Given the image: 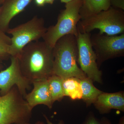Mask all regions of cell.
I'll return each instance as SVG.
<instances>
[{"instance_id":"obj_5","label":"cell","mask_w":124,"mask_h":124,"mask_svg":"<svg viewBox=\"0 0 124 124\" xmlns=\"http://www.w3.org/2000/svg\"><path fill=\"white\" fill-rule=\"evenodd\" d=\"M32 110L16 86L5 95L0 93V124L29 122Z\"/></svg>"},{"instance_id":"obj_3","label":"cell","mask_w":124,"mask_h":124,"mask_svg":"<svg viewBox=\"0 0 124 124\" xmlns=\"http://www.w3.org/2000/svg\"><path fill=\"white\" fill-rule=\"evenodd\" d=\"M82 5V0H74L66 3L65 9L59 15L56 24L47 28L42 38L43 41L53 48L58 40L64 36L72 35L76 37L78 24L82 19L80 14Z\"/></svg>"},{"instance_id":"obj_7","label":"cell","mask_w":124,"mask_h":124,"mask_svg":"<svg viewBox=\"0 0 124 124\" xmlns=\"http://www.w3.org/2000/svg\"><path fill=\"white\" fill-rule=\"evenodd\" d=\"M90 37V33L80 32L78 29L76 36L78 62L87 77L93 81L101 83L102 72L98 68L97 55L92 46Z\"/></svg>"},{"instance_id":"obj_1","label":"cell","mask_w":124,"mask_h":124,"mask_svg":"<svg viewBox=\"0 0 124 124\" xmlns=\"http://www.w3.org/2000/svg\"><path fill=\"white\" fill-rule=\"evenodd\" d=\"M53 48L44 41L26 46L18 57L23 75L31 82L47 79L54 75Z\"/></svg>"},{"instance_id":"obj_12","label":"cell","mask_w":124,"mask_h":124,"mask_svg":"<svg viewBox=\"0 0 124 124\" xmlns=\"http://www.w3.org/2000/svg\"><path fill=\"white\" fill-rule=\"evenodd\" d=\"M94 104L101 113H106L112 109L124 112V94L121 92L114 93L103 92L99 95Z\"/></svg>"},{"instance_id":"obj_18","label":"cell","mask_w":124,"mask_h":124,"mask_svg":"<svg viewBox=\"0 0 124 124\" xmlns=\"http://www.w3.org/2000/svg\"><path fill=\"white\" fill-rule=\"evenodd\" d=\"M110 3L113 7L124 10V0H110Z\"/></svg>"},{"instance_id":"obj_26","label":"cell","mask_w":124,"mask_h":124,"mask_svg":"<svg viewBox=\"0 0 124 124\" xmlns=\"http://www.w3.org/2000/svg\"><path fill=\"white\" fill-rule=\"evenodd\" d=\"M6 0H0V4H2Z\"/></svg>"},{"instance_id":"obj_14","label":"cell","mask_w":124,"mask_h":124,"mask_svg":"<svg viewBox=\"0 0 124 124\" xmlns=\"http://www.w3.org/2000/svg\"><path fill=\"white\" fill-rule=\"evenodd\" d=\"M80 84L82 91V98L88 105L94 103L99 95L103 93L93 85V81L88 77L80 79Z\"/></svg>"},{"instance_id":"obj_6","label":"cell","mask_w":124,"mask_h":124,"mask_svg":"<svg viewBox=\"0 0 124 124\" xmlns=\"http://www.w3.org/2000/svg\"><path fill=\"white\" fill-rule=\"evenodd\" d=\"M45 23L43 18L35 16L26 22L9 28L6 33L12 36L10 57L18 58L26 46L42 38L47 30Z\"/></svg>"},{"instance_id":"obj_17","label":"cell","mask_w":124,"mask_h":124,"mask_svg":"<svg viewBox=\"0 0 124 124\" xmlns=\"http://www.w3.org/2000/svg\"><path fill=\"white\" fill-rule=\"evenodd\" d=\"M6 33L0 30V59H6L10 57L9 48L11 44V37Z\"/></svg>"},{"instance_id":"obj_24","label":"cell","mask_w":124,"mask_h":124,"mask_svg":"<svg viewBox=\"0 0 124 124\" xmlns=\"http://www.w3.org/2000/svg\"><path fill=\"white\" fill-rule=\"evenodd\" d=\"M60 0L62 2L66 4L68 2H70V1H72V0Z\"/></svg>"},{"instance_id":"obj_19","label":"cell","mask_w":124,"mask_h":124,"mask_svg":"<svg viewBox=\"0 0 124 124\" xmlns=\"http://www.w3.org/2000/svg\"><path fill=\"white\" fill-rule=\"evenodd\" d=\"M83 124H102L93 115H90L87 117Z\"/></svg>"},{"instance_id":"obj_13","label":"cell","mask_w":124,"mask_h":124,"mask_svg":"<svg viewBox=\"0 0 124 124\" xmlns=\"http://www.w3.org/2000/svg\"><path fill=\"white\" fill-rule=\"evenodd\" d=\"M80 10L82 19L102 11L108 9L111 7L110 0H82Z\"/></svg>"},{"instance_id":"obj_20","label":"cell","mask_w":124,"mask_h":124,"mask_svg":"<svg viewBox=\"0 0 124 124\" xmlns=\"http://www.w3.org/2000/svg\"><path fill=\"white\" fill-rule=\"evenodd\" d=\"M43 116H44V117H45V119L46 120V123H47V124H53L52 122L49 120V119L48 117H47V116L45 114H44L43 115ZM57 124H64V122L62 120H61L59 121V123Z\"/></svg>"},{"instance_id":"obj_2","label":"cell","mask_w":124,"mask_h":124,"mask_svg":"<svg viewBox=\"0 0 124 124\" xmlns=\"http://www.w3.org/2000/svg\"><path fill=\"white\" fill-rule=\"evenodd\" d=\"M54 74L63 79L70 77L82 79L86 75L78 65L76 37L66 35L60 38L53 47Z\"/></svg>"},{"instance_id":"obj_27","label":"cell","mask_w":124,"mask_h":124,"mask_svg":"<svg viewBox=\"0 0 124 124\" xmlns=\"http://www.w3.org/2000/svg\"><path fill=\"white\" fill-rule=\"evenodd\" d=\"M31 124L30 123H29V122H25V123H23L22 124Z\"/></svg>"},{"instance_id":"obj_10","label":"cell","mask_w":124,"mask_h":124,"mask_svg":"<svg viewBox=\"0 0 124 124\" xmlns=\"http://www.w3.org/2000/svg\"><path fill=\"white\" fill-rule=\"evenodd\" d=\"M47 79L32 82L33 89L31 93L27 94L24 98L31 110L40 104L45 105L50 109L52 108L54 102L49 89Z\"/></svg>"},{"instance_id":"obj_25","label":"cell","mask_w":124,"mask_h":124,"mask_svg":"<svg viewBox=\"0 0 124 124\" xmlns=\"http://www.w3.org/2000/svg\"><path fill=\"white\" fill-rule=\"evenodd\" d=\"M35 124H45L44 122H42V121H38L36 122Z\"/></svg>"},{"instance_id":"obj_9","label":"cell","mask_w":124,"mask_h":124,"mask_svg":"<svg viewBox=\"0 0 124 124\" xmlns=\"http://www.w3.org/2000/svg\"><path fill=\"white\" fill-rule=\"evenodd\" d=\"M10 57V66L0 72V93L5 95L14 86H16L24 98L27 90L30 89L31 82L23 75L18 58Z\"/></svg>"},{"instance_id":"obj_8","label":"cell","mask_w":124,"mask_h":124,"mask_svg":"<svg viewBox=\"0 0 124 124\" xmlns=\"http://www.w3.org/2000/svg\"><path fill=\"white\" fill-rule=\"evenodd\" d=\"M90 39L97 59L106 60L124 55V33L109 36L99 32L91 36Z\"/></svg>"},{"instance_id":"obj_15","label":"cell","mask_w":124,"mask_h":124,"mask_svg":"<svg viewBox=\"0 0 124 124\" xmlns=\"http://www.w3.org/2000/svg\"><path fill=\"white\" fill-rule=\"evenodd\" d=\"M63 88L64 96H67L72 100L82 99V91L80 79L70 77L63 79Z\"/></svg>"},{"instance_id":"obj_21","label":"cell","mask_w":124,"mask_h":124,"mask_svg":"<svg viewBox=\"0 0 124 124\" xmlns=\"http://www.w3.org/2000/svg\"><path fill=\"white\" fill-rule=\"evenodd\" d=\"M36 4L39 6H43L46 2L45 0H35Z\"/></svg>"},{"instance_id":"obj_22","label":"cell","mask_w":124,"mask_h":124,"mask_svg":"<svg viewBox=\"0 0 124 124\" xmlns=\"http://www.w3.org/2000/svg\"><path fill=\"white\" fill-rule=\"evenodd\" d=\"M101 122L102 124H111L109 121L105 117L102 118Z\"/></svg>"},{"instance_id":"obj_4","label":"cell","mask_w":124,"mask_h":124,"mask_svg":"<svg viewBox=\"0 0 124 124\" xmlns=\"http://www.w3.org/2000/svg\"><path fill=\"white\" fill-rule=\"evenodd\" d=\"M80 32L90 33L95 29L99 33L109 36L116 35L124 32V14L122 11L110 7L82 19L78 24Z\"/></svg>"},{"instance_id":"obj_16","label":"cell","mask_w":124,"mask_h":124,"mask_svg":"<svg viewBox=\"0 0 124 124\" xmlns=\"http://www.w3.org/2000/svg\"><path fill=\"white\" fill-rule=\"evenodd\" d=\"M49 89L54 102L60 101L64 97L63 88V79L56 75H53L48 79Z\"/></svg>"},{"instance_id":"obj_23","label":"cell","mask_w":124,"mask_h":124,"mask_svg":"<svg viewBox=\"0 0 124 124\" xmlns=\"http://www.w3.org/2000/svg\"><path fill=\"white\" fill-rule=\"evenodd\" d=\"M54 0H45L46 3L49 4H53Z\"/></svg>"},{"instance_id":"obj_11","label":"cell","mask_w":124,"mask_h":124,"mask_svg":"<svg viewBox=\"0 0 124 124\" xmlns=\"http://www.w3.org/2000/svg\"><path fill=\"white\" fill-rule=\"evenodd\" d=\"M32 0H6L0 8V30L6 33L15 17L23 11Z\"/></svg>"}]
</instances>
